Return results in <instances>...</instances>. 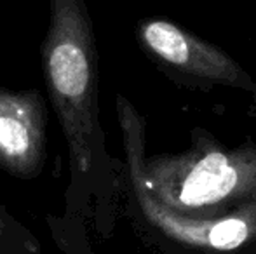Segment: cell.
Segmentation results:
<instances>
[{"instance_id": "cell-2", "label": "cell", "mask_w": 256, "mask_h": 254, "mask_svg": "<svg viewBox=\"0 0 256 254\" xmlns=\"http://www.w3.org/2000/svg\"><path fill=\"white\" fill-rule=\"evenodd\" d=\"M145 185L158 202L197 220L226 216L256 202V146H200L145 160Z\"/></svg>"}, {"instance_id": "cell-1", "label": "cell", "mask_w": 256, "mask_h": 254, "mask_svg": "<svg viewBox=\"0 0 256 254\" xmlns=\"http://www.w3.org/2000/svg\"><path fill=\"white\" fill-rule=\"evenodd\" d=\"M42 68L60 117L72 166H94L102 127L98 120V56L84 0H51V24L42 44Z\"/></svg>"}, {"instance_id": "cell-5", "label": "cell", "mask_w": 256, "mask_h": 254, "mask_svg": "<svg viewBox=\"0 0 256 254\" xmlns=\"http://www.w3.org/2000/svg\"><path fill=\"white\" fill-rule=\"evenodd\" d=\"M138 37L150 54L183 73L216 84L256 89L248 73H244L242 68L226 52L209 42L200 40L171 21H143L140 24Z\"/></svg>"}, {"instance_id": "cell-6", "label": "cell", "mask_w": 256, "mask_h": 254, "mask_svg": "<svg viewBox=\"0 0 256 254\" xmlns=\"http://www.w3.org/2000/svg\"><path fill=\"white\" fill-rule=\"evenodd\" d=\"M0 254H42L34 232L0 206Z\"/></svg>"}, {"instance_id": "cell-4", "label": "cell", "mask_w": 256, "mask_h": 254, "mask_svg": "<svg viewBox=\"0 0 256 254\" xmlns=\"http://www.w3.org/2000/svg\"><path fill=\"white\" fill-rule=\"evenodd\" d=\"M48 159V106L37 89L0 87V169L34 180Z\"/></svg>"}, {"instance_id": "cell-3", "label": "cell", "mask_w": 256, "mask_h": 254, "mask_svg": "<svg viewBox=\"0 0 256 254\" xmlns=\"http://www.w3.org/2000/svg\"><path fill=\"white\" fill-rule=\"evenodd\" d=\"M117 113L132 192L143 218L155 230L176 244L208 254L236 253L254 244L256 202L212 220L183 216L158 202L145 185V120L124 96H117Z\"/></svg>"}]
</instances>
